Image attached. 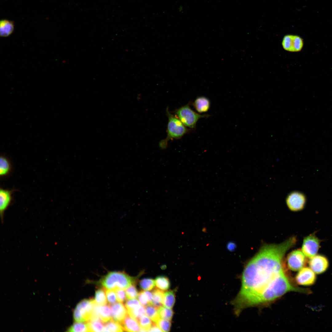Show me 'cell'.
Wrapping results in <instances>:
<instances>
[{
  "label": "cell",
  "mask_w": 332,
  "mask_h": 332,
  "mask_svg": "<svg viewBox=\"0 0 332 332\" xmlns=\"http://www.w3.org/2000/svg\"><path fill=\"white\" fill-rule=\"evenodd\" d=\"M296 241L292 237L281 243L265 244L247 263L241 289L231 302L235 314L247 307L272 302L290 291L306 292L291 283L283 268L285 255Z\"/></svg>",
  "instance_id": "obj_1"
},
{
  "label": "cell",
  "mask_w": 332,
  "mask_h": 332,
  "mask_svg": "<svg viewBox=\"0 0 332 332\" xmlns=\"http://www.w3.org/2000/svg\"><path fill=\"white\" fill-rule=\"evenodd\" d=\"M136 279V278L132 277L124 271H110L102 279L100 283L106 289H125L135 284Z\"/></svg>",
  "instance_id": "obj_2"
},
{
  "label": "cell",
  "mask_w": 332,
  "mask_h": 332,
  "mask_svg": "<svg viewBox=\"0 0 332 332\" xmlns=\"http://www.w3.org/2000/svg\"><path fill=\"white\" fill-rule=\"evenodd\" d=\"M166 112L168 118L167 136L160 142V146L162 148L167 145L169 140L180 139L189 131L176 116L172 114L168 109Z\"/></svg>",
  "instance_id": "obj_3"
},
{
  "label": "cell",
  "mask_w": 332,
  "mask_h": 332,
  "mask_svg": "<svg viewBox=\"0 0 332 332\" xmlns=\"http://www.w3.org/2000/svg\"><path fill=\"white\" fill-rule=\"evenodd\" d=\"M176 117L186 127L195 128L198 121L201 118L209 116L208 114H200L192 110L189 103L176 109L175 111Z\"/></svg>",
  "instance_id": "obj_4"
},
{
  "label": "cell",
  "mask_w": 332,
  "mask_h": 332,
  "mask_svg": "<svg viewBox=\"0 0 332 332\" xmlns=\"http://www.w3.org/2000/svg\"><path fill=\"white\" fill-rule=\"evenodd\" d=\"M96 302L93 299H85L80 302L75 309L73 316L76 322L89 321L91 319Z\"/></svg>",
  "instance_id": "obj_5"
},
{
  "label": "cell",
  "mask_w": 332,
  "mask_h": 332,
  "mask_svg": "<svg viewBox=\"0 0 332 332\" xmlns=\"http://www.w3.org/2000/svg\"><path fill=\"white\" fill-rule=\"evenodd\" d=\"M282 45L283 48L290 52H298L302 49L304 42L299 36L292 34L285 35L283 38Z\"/></svg>",
  "instance_id": "obj_6"
},
{
  "label": "cell",
  "mask_w": 332,
  "mask_h": 332,
  "mask_svg": "<svg viewBox=\"0 0 332 332\" xmlns=\"http://www.w3.org/2000/svg\"><path fill=\"white\" fill-rule=\"evenodd\" d=\"M306 262L304 254L300 250L290 252L287 258L288 267L293 271H298L303 267Z\"/></svg>",
  "instance_id": "obj_7"
},
{
  "label": "cell",
  "mask_w": 332,
  "mask_h": 332,
  "mask_svg": "<svg viewBox=\"0 0 332 332\" xmlns=\"http://www.w3.org/2000/svg\"><path fill=\"white\" fill-rule=\"evenodd\" d=\"M306 202L305 196L298 192H290L287 196L286 203L288 208L291 211H300L304 208Z\"/></svg>",
  "instance_id": "obj_8"
},
{
  "label": "cell",
  "mask_w": 332,
  "mask_h": 332,
  "mask_svg": "<svg viewBox=\"0 0 332 332\" xmlns=\"http://www.w3.org/2000/svg\"><path fill=\"white\" fill-rule=\"evenodd\" d=\"M320 247V241L313 235L306 237L304 239L302 251L307 257L311 258L315 255Z\"/></svg>",
  "instance_id": "obj_9"
},
{
  "label": "cell",
  "mask_w": 332,
  "mask_h": 332,
  "mask_svg": "<svg viewBox=\"0 0 332 332\" xmlns=\"http://www.w3.org/2000/svg\"><path fill=\"white\" fill-rule=\"evenodd\" d=\"M316 279L314 272L310 267H303L297 275L295 279L299 285L309 286L313 284Z\"/></svg>",
  "instance_id": "obj_10"
},
{
  "label": "cell",
  "mask_w": 332,
  "mask_h": 332,
  "mask_svg": "<svg viewBox=\"0 0 332 332\" xmlns=\"http://www.w3.org/2000/svg\"><path fill=\"white\" fill-rule=\"evenodd\" d=\"M309 265L310 267L315 274H320L327 270L329 266V262L325 257L317 255L310 258Z\"/></svg>",
  "instance_id": "obj_11"
},
{
  "label": "cell",
  "mask_w": 332,
  "mask_h": 332,
  "mask_svg": "<svg viewBox=\"0 0 332 332\" xmlns=\"http://www.w3.org/2000/svg\"><path fill=\"white\" fill-rule=\"evenodd\" d=\"M108 305H95L93 316L94 318L100 319L103 322H107L112 320L111 309Z\"/></svg>",
  "instance_id": "obj_12"
},
{
  "label": "cell",
  "mask_w": 332,
  "mask_h": 332,
  "mask_svg": "<svg viewBox=\"0 0 332 332\" xmlns=\"http://www.w3.org/2000/svg\"><path fill=\"white\" fill-rule=\"evenodd\" d=\"M16 190V189L14 188L10 190L0 188V211L1 217L12 200V194Z\"/></svg>",
  "instance_id": "obj_13"
},
{
  "label": "cell",
  "mask_w": 332,
  "mask_h": 332,
  "mask_svg": "<svg viewBox=\"0 0 332 332\" xmlns=\"http://www.w3.org/2000/svg\"><path fill=\"white\" fill-rule=\"evenodd\" d=\"M112 318L113 320L121 323L128 314L127 309L122 303H115L111 307Z\"/></svg>",
  "instance_id": "obj_14"
},
{
  "label": "cell",
  "mask_w": 332,
  "mask_h": 332,
  "mask_svg": "<svg viewBox=\"0 0 332 332\" xmlns=\"http://www.w3.org/2000/svg\"><path fill=\"white\" fill-rule=\"evenodd\" d=\"M192 105L198 113H205L209 109L211 102L208 98L204 96L198 97L192 103Z\"/></svg>",
  "instance_id": "obj_15"
},
{
  "label": "cell",
  "mask_w": 332,
  "mask_h": 332,
  "mask_svg": "<svg viewBox=\"0 0 332 332\" xmlns=\"http://www.w3.org/2000/svg\"><path fill=\"white\" fill-rule=\"evenodd\" d=\"M121 323L123 327L124 331H140L141 328L138 321L130 316L128 314Z\"/></svg>",
  "instance_id": "obj_16"
},
{
  "label": "cell",
  "mask_w": 332,
  "mask_h": 332,
  "mask_svg": "<svg viewBox=\"0 0 332 332\" xmlns=\"http://www.w3.org/2000/svg\"><path fill=\"white\" fill-rule=\"evenodd\" d=\"M12 166L9 159L4 155L0 157V177L3 178L9 176L11 173Z\"/></svg>",
  "instance_id": "obj_17"
},
{
  "label": "cell",
  "mask_w": 332,
  "mask_h": 332,
  "mask_svg": "<svg viewBox=\"0 0 332 332\" xmlns=\"http://www.w3.org/2000/svg\"><path fill=\"white\" fill-rule=\"evenodd\" d=\"M14 29L13 22L8 20L2 19L0 22V34L2 37L9 36L13 32Z\"/></svg>",
  "instance_id": "obj_18"
},
{
  "label": "cell",
  "mask_w": 332,
  "mask_h": 332,
  "mask_svg": "<svg viewBox=\"0 0 332 332\" xmlns=\"http://www.w3.org/2000/svg\"><path fill=\"white\" fill-rule=\"evenodd\" d=\"M164 292L158 289H154L152 292L153 298L151 305L157 309L162 306L164 298Z\"/></svg>",
  "instance_id": "obj_19"
},
{
  "label": "cell",
  "mask_w": 332,
  "mask_h": 332,
  "mask_svg": "<svg viewBox=\"0 0 332 332\" xmlns=\"http://www.w3.org/2000/svg\"><path fill=\"white\" fill-rule=\"evenodd\" d=\"M124 331L123 327L119 322L111 320L108 322L104 326V332H123Z\"/></svg>",
  "instance_id": "obj_20"
},
{
  "label": "cell",
  "mask_w": 332,
  "mask_h": 332,
  "mask_svg": "<svg viewBox=\"0 0 332 332\" xmlns=\"http://www.w3.org/2000/svg\"><path fill=\"white\" fill-rule=\"evenodd\" d=\"M175 290L167 291L164 293L163 305L164 306L172 308L175 302Z\"/></svg>",
  "instance_id": "obj_21"
},
{
  "label": "cell",
  "mask_w": 332,
  "mask_h": 332,
  "mask_svg": "<svg viewBox=\"0 0 332 332\" xmlns=\"http://www.w3.org/2000/svg\"><path fill=\"white\" fill-rule=\"evenodd\" d=\"M155 280V285L157 288L162 291L167 290L170 287V284L169 280L165 276H157Z\"/></svg>",
  "instance_id": "obj_22"
},
{
  "label": "cell",
  "mask_w": 332,
  "mask_h": 332,
  "mask_svg": "<svg viewBox=\"0 0 332 332\" xmlns=\"http://www.w3.org/2000/svg\"><path fill=\"white\" fill-rule=\"evenodd\" d=\"M145 314L152 321L156 322L160 318L157 309L153 306L149 305L146 306Z\"/></svg>",
  "instance_id": "obj_23"
},
{
  "label": "cell",
  "mask_w": 332,
  "mask_h": 332,
  "mask_svg": "<svg viewBox=\"0 0 332 332\" xmlns=\"http://www.w3.org/2000/svg\"><path fill=\"white\" fill-rule=\"evenodd\" d=\"M148 316L144 315L142 316L137 320V321L141 328L140 331H148L154 324Z\"/></svg>",
  "instance_id": "obj_24"
},
{
  "label": "cell",
  "mask_w": 332,
  "mask_h": 332,
  "mask_svg": "<svg viewBox=\"0 0 332 332\" xmlns=\"http://www.w3.org/2000/svg\"><path fill=\"white\" fill-rule=\"evenodd\" d=\"M69 332H90L88 323L76 322L68 329Z\"/></svg>",
  "instance_id": "obj_25"
},
{
  "label": "cell",
  "mask_w": 332,
  "mask_h": 332,
  "mask_svg": "<svg viewBox=\"0 0 332 332\" xmlns=\"http://www.w3.org/2000/svg\"><path fill=\"white\" fill-rule=\"evenodd\" d=\"M102 322L99 319L89 321L88 323L89 331L103 332L104 326Z\"/></svg>",
  "instance_id": "obj_26"
},
{
  "label": "cell",
  "mask_w": 332,
  "mask_h": 332,
  "mask_svg": "<svg viewBox=\"0 0 332 332\" xmlns=\"http://www.w3.org/2000/svg\"><path fill=\"white\" fill-rule=\"evenodd\" d=\"M94 300L97 304L99 305L107 304V299L106 293L103 289H99L96 291Z\"/></svg>",
  "instance_id": "obj_27"
},
{
  "label": "cell",
  "mask_w": 332,
  "mask_h": 332,
  "mask_svg": "<svg viewBox=\"0 0 332 332\" xmlns=\"http://www.w3.org/2000/svg\"><path fill=\"white\" fill-rule=\"evenodd\" d=\"M159 315L162 318L171 321L174 312L171 308L165 306H161L158 309Z\"/></svg>",
  "instance_id": "obj_28"
},
{
  "label": "cell",
  "mask_w": 332,
  "mask_h": 332,
  "mask_svg": "<svg viewBox=\"0 0 332 332\" xmlns=\"http://www.w3.org/2000/svg\"><path fill=\"white\" fill-rule=\"evenodd\" d=\"M140 288L144 290H152L155 286V280L150 278H144L141 280L139 282Z\"/></svg>",
  "instance_id": "obj_29"
},
{
  "label": "cell",
  "mask_w": 332,
  "mask_h": 332,
  "mask_svg": "<svg viewBox=\"0 0 332 332\" xmlns=\"http://www.w3.org/2000/svg\"><path fill=\"white\" fill-rule=\"evenodd\" d=\"M128 314L137 320L145 313V310L143 306L132 310H127Z\"/></svg>",
  "instance_id": "obj_30"
},
{
  "label": "cell",
  "mask_w": 332,
  "mask_h": 332,
  "mask_svg": "<svg viewBox=\"0 0 332 332\" xmlns=\"http://www.w3.org/2000/svg\"><path fill=\"white\" fill-rule=\"evenodd\" d=\"M156 323L162 331L168 332L170 331L171 325L170 320L160 318Z\"/></svg>",
  "instance_id": "obj_31"
},
{
  "label": "cell",
  "mask_w": 332,
  "mask_h": 332,
  "mask_svg": "<svg viewBox=\"0 0 332 332\" xmlns=\"http://www.w3.org/2000/svg\"><path fill=\"white\" fill-rule=\"evenodd\" d=\"M127 298L128 299H135L138 297V294L135 284H133L126 289Z\"/></svg>",
  "instance_id": "obj_32"
},
{
  "label": "cell",
  "mask_w": 332,
  "mask_h": 332,
  "mask_svg": "<svg viewBox=\"0 0 332 332\" xmlns=\"http://www.w3.org/2000/svg\"><path fill=\"white\" fill-rule=\"evenodd\" d=\"M105 293L107 300L109 303L113 304L116 302L117 300L116 294L115 290L112 289L105 290Z\"/></svg>",
  "instance_id": "obj_33"
},
{
  "label": "cell",
  "mask_w": 332,
  "mask_h": 332,
  "mask_svg": "<svg viewBox=\"0 0 332 332\" xmlns=\"http://www.w3.org/2000/svg\"><path fill=\"white\" fill-rule=\"evenodd\" d=\"M140 306L139 301L136 299L128 300L126 301L125 306L127 310H132Z\"/></svg>",
  "instance_id": "obj_34"
},
{
  "label": "cell",
  "mask_w": 332,
  "mask_h": 332,
  "mask_svg": "<svg viewBox=\"0 0 332 332\" xmlns=\"http://www.w3.org/2000/svg\"><path fill=\"white\" fill-rule=\"evenodd\" d=\"M114 290L116 293L117 300L119 302H124L127 297L126 292L122 289H117Z\"/></svg>",
  "instance_id": "obj_35"
},
{
  "label": "cell",
  "mask_w": 332,
  "mask_h": 332,
  "mask_svg": "<svg viewBox=\"0 0 332 332\" xmlns=\"http://www.w3.org/2000/svg\"><path fill=\"white\" fill-rule=\"evenodd\" d=\"M137 297L139 302L143 306H146L150 305L143 290L139 293Z\"/></svg>",
  "instance_id": "obj_36"
},
{
  "label": "cell",
  "mask_w": 332,
  "mask_h": 332,
  "mask_svg": "<svg viewBox=\"0 0 332 332\" xmlns=\"http://www.w3.org/2000/svg\"><path fill=\"white\" fill-rule=\"evenodd\" d=\"M143 293L146 297L150 304L152 302L153 298L152 293L148 291H143Z\"/></svg>",
  "instance_id": "obj_37"
},
{
  "label": "cell",
  "mask_w": 332,
  "mask_h": 332,
  "mask_svg": "<svg viewBox=\"0 0 332 332\" xmlns=\"http://www.w3.org/2000/svg\"><path fill=\"white\" fill-rule=\"evenodd\" d=\"M227 247L229 251H232L235 249L236 245L233 242H230L227 244Z\"/></svg>",
  "instance_id": "obj_38"
},
{
  "label": "cell",
  "mask_w": 332,
  "mask_h": 332,
  "mask_svg": "<svg viewBox=\"0 0 332 332\" xmlns=\"http://www.w3.org/2000/svg\"><path fill=\"white\" fill-rule=\"evenodd\" d=\"M148 331L152 332V331H162V330L159 328V327L154 323L153 324L152 326L148 330Z\"/></svg>",
  "instance_id": "obj_39"
}]
</instances>
